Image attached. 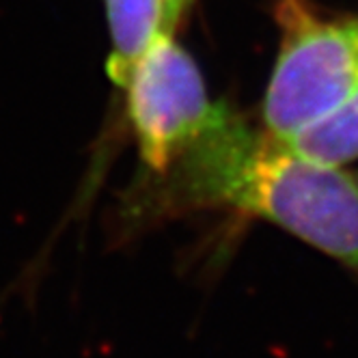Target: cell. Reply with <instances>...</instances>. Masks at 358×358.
Wrapping results in <instances>:
<instances>
[{"mask_svg": "<svg viewBox=\"0 0 358 358\" xmlns=\"http://www.w3.org/2000/svg\"><path fill=\"white\" fill-rule=\"evenodd\" d=\"M162 175L156 216L231 208L278 224L358 274V182L270 132H250L224 108Z\"/></svg>", "mask_w": 358, "mask_h": 358, "instance_id": "1", "label": "cell"}, {"mask_svg": "<svg viewBox=\"0 0 358 358\" xmlns=\"http://www.w3.org/2000/svg\"><path fill=\"white\" fill-rule=\"evenodd\" d=\"M125 87L141 158L160 175L220 113L210 104L199 67L166 31L136 61Z\"/></svg>", "mask_w": 358, "mask_h": 358, "instance_id": "3", "label": "cell"}, {"mask_svg": "<svg viewBox=\"0 0 358 358\" xmlns=\"http://www.w3.org/2000/svg\"><path fill=\"white\" fill-rule=\"evenodd\" d=\"M113 52L110 78L125 87L127 78L164 24V0H106Z\"/></svg>", "mask_w": 358, "mask_h": 358, "instance_id": "4", "label": "cell"}, {"mask_svg": "<svg viewBox=\"0 0 358 358\" xmlns=\"http://www.w3.org/2000/svg\"><path fill=\"white\" fill-rule=\"evenodd\" d=\"M285 37L266 91L268 132L287 138L358 91V17L320 22L285 9Z\"/></svg>", "mask_w": 358, "mask_h": 358, "instance_id": "2", "label": "cell"}, {"mask_svg": "<svg viewBox=\"0 0 358 358\" xmlns=\"http://www.w3.org/2000/svg\"><path fill=\"white\" fill-rule=\"evenodd\" d=\"M283 141L302 156L332 166L358 158V91L335 110Z\"/></svg>", "mask_w": 358, "mask_h": 358, "instance_id": "5", "label": "cell"}, {"mask_svg": "<svg viewBox=\"0 0 358 358\" xmlns=\"http://www.w3.org/2000/svg\"><path fill=\"white\" fill-rule=\"evenodd\" d=\"M188 5V0H164V24H162V31L171 33L175 29V24L182 17L184 9Z\"/></svg>", "mask_w": 358, "mask_h": 358, "instance_id": "6", "label": "cell"}]
</instances>
